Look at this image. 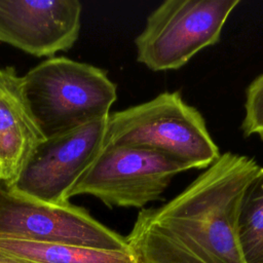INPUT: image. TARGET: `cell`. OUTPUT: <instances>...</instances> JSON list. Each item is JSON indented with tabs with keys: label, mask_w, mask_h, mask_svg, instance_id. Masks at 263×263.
Listing matches in <instances>:
<instances>
[{
	"label": "cell",
	"mask_w": 263,
	"mask_h": 263,
	"mask_svg": "<svg viewBox=\"0 0 263 263\" xmlns=\"http://www.w3.org/2000/svg\"><path fill=\"white\" fill-rule=\"evenodd\" d=\"M261 171L254 158L225 152L173 199L142 209L125 236L138 263H243L237 215Z\"/></svg>",
	"instance_id": "6da1fadb"
},
{
	"label": "cell",
	"mask_w": 263,
	"mask_h": 263,
	"mask_svg": "<svg viewBox=\"0 0 263 263\" xmlns=\"http://www.w3.org/2000/svg\"><path fill=\"white\" fill-rule=\"evenodd\" d=\"M129 146L175 157L191 168L205 170L220 156L201 113L179 91L109 114L104 147Z\"/></svg>",
	"instance_id": "7a4b0ae2"
},
{
	"label": "cell",
	"mask_w": 263,
	"mask_h": 263,
	"mask_svg": "<svg viewBox=\"0 0 263 263\" xmlns=\"http://www.w3.org/2000/svg\"><path fill=\"white\" fill-rule=\"evenodd\" d=\"M27 103L45 138L108 117L117 85L107 72L66 57L48 58L22 76Z\"/></svg>",
	"instance_id": "3957f363"
},
{
	"label": "cell",
	"mask_w": 263,
	"mask_h": 263,
	"mask_svg": "<svg viewBox=\"0 0 263 263\" xmlns=\"http://www.w3.org/2000/svg\"><path fill=\"white\" fill-rule=\"evenodd\" d=\"M239 0H165L135 39L137 61L152 71L177 70L217 44Z\"/></svg>",
	"instance_id": "277c9868"
},
{
	"label": "cell",
	"mask_w": 263,
	"mask_h": 263,
	"mask_svg": "<svg viewBox=\"0 0 263 263\" xmlns=\"http://www.w3.org/2000/svg\"><path fill=\"white\" fill-rule=\"evenodd\" d=\"M188 170L187 163L154 150L104 147L71 189L69 198L87 194L109 209H144L161 198L175 176Z\"/></svg>",
	"instance_id": "5b68a950"
},
{
	"label": "cell",
	"mask_w": 263,
	"mask_h": 263,
	"mask_svg": "<svg viewBox=\"0 0 263 263\" xmlns=\"http://www.w3.org/2000/svg\"><path fill=\"white\" fill-rule=\"evenodd\" d=\"M0 236L107 251H129L126 237L87 210L50 203L16 192L0 182Z\"/></svg>",
	"instance_id": "8992f818"
},
{
	"label": "cell",
	"mask_w": 263,
	"mask_h": 263,
	"mask_svg": "<svg viewBox=\"0 0 263 263\" xmlns=\"http://www.w3.org/2000/svg\"><path fill=\"white\" fill-rule=\"evenodd\" d=\"M107 121L96 119L45 138L10 188L42 201L69 203L71 189L103 149Z\"/></svg>",
	"instance_id": "52a82bcc"
},
{
	"label": "cell",
	"mask_w": 263,
	"mask_h": 263,
	"mask_svg": "<svg viewBox=\"0 0 263 263\" xmlns=\"http://www.w3.org/2000/svg\"><path fill=\"white\" fill-rule=\"evenodd\" d=\"M81 13L78 0H0V42L52 58L78 40Z\"/></svg>",
	"instance_id": "ba28073f"
},
{
	"label": "cell",
	"mask_w": 263,
	"mask_h": 263,
	"mask_svg": "<svg viewBox=\"0 0 263 263\" xmlns=\"http://www.w3.org/2000/svg\"><path fill=\"white\" fill-rule=\"evenodd\" d=\"M45 139L13 66L0 68V182L11 187L35 148Z\"/></svg>",
	"instance_id": "9c48e42d"
},
{
	"label": "cell",
	"mask_w": 263,
	"mask_h": 263,
	"mask_svg": "<svg viewBox=\"0 0 263 263\" xmlns=\"http://www.w3.org/2000/svg\"><path fill=\"white\" fill-rule=\"evenodd\" d=\"M0 252L28 263H138L130 251H107L0 236Z\"/></svg>",
	"instance_id": "30bf717a"
},
{
	"label": "cell",
	"mask_w": 263,
	"mask_h": 263,
	"mask_svg": "<svg viewBox=\"0 0 263 263\" xmlns=\"http://www.w3.org/2000/svg\"><path fill=\"white\" fill-rule=\"evenodd\" d=\"M236 234L243 263H263V167L242 195Z\"/></svg>",
	"instance_id": "8fae6325"
},
{
	"label": "cell",
	"mask_w": 263,
	"mask_h": 263,
	"mask_svg": "<svg viewBox=\"0 0 263 263\" xmlns=\"http://www.w3.org/2000/svg\"><path fill=\"white\" fill-rule=\"evenodd\" d=\"M241 130L245 137L256 135L263 140V73L247 87Z\"/></svg>",
	"instance_id": "7c38bea8"
},
{
	"label": "cell",
	"mask_w": 263,
	"mask_h": 263,
	"mask_svg": "<svg viewBox=\"0 0 263 263\" xmlns=\"http://www.w3.org/2000/svg\"><path fill=\"white\" fill-rule=\"evenodd\" d=\"M0 263H28V262L15 259L13 257L7 256V255L3 254L2 252H0Z\"/></svg>",
	"instance_id": "4fadbf2b"
}]
</instances>
